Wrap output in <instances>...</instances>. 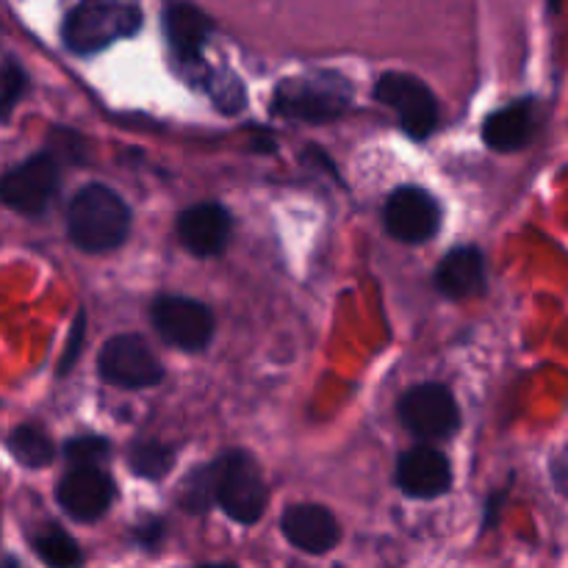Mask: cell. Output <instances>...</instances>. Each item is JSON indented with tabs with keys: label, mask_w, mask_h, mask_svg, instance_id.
<instances>
[{
	"label": "cell",
	"mask_w": 568,
	"mask_h": 568,
	"mask_svg": "<svg viewBox=\"0 0 568 568\" xmlns=\"http://www.w3.org/2000/svg\"><path fill=\"white\" fill-rule=\"evenodd\" d=\"M197 568H239L233 564H205V566H197Z\"/></svg>",
	"instance_id": "obj_27"
},
{
	"label": "cell",
	"mask_w": 568,
	"mask_h": 568,
	"mask_svg": "<svg viewBox=\"0 0 568 568\" xmlns=\"http://www.w3.org/2000/svg\"><path fill=\"white\" fill-rule=\"evenodd\" d=\"M349 83L336 72H314V75L288 78L277 83L272 111L286 120L327 122L336 120L349 105Z\"/></svg>",
	"instance_id": "obj_3"
},
{
	"label": "cell",
	"mask_w": 568,
	"mask_h": 568,
	"mask_svg": "<svg viewBox=\"0 0 568 568\" xmlns=\"http://www.w3.org/2000/svg\"><path fill=\"white\" fill-rule=\"evenodd\" d=\"M59 189V164L50 153H33L0 175V203L26 216H39Z\"/></svg>",
	"instance_id": "obj_6"
},
{
	"label": "cell",
	"mask_w": 568,
	"mask_h": 568,
	"mask_svg": "<svg viewBox=\"0 0 568 568\" xmlns=\"http://www.w3.org/2000/svg\"><path fill=\"white\" fill-rule=\"evenodd\" d=\"M281 530L292 547L305 555H325L342 541L336 516L322 505H292L281 519Z\"/></svg>",
	"instance_id": "obj_13"
},
{
	"label": "cell",
	"mask_w": 568,
	"mask_h": 568,
	"mask_svg": "<svg viewBox=\"0 0 568 568\" xmlns=\"http://www.w3.org/2000/svg\"><path fill=\"white\" fill-rule=\"evenodd\" d=\"M442 225V209L436 197L419 186H403L392 192L386 203V227L405 244H425Z\"/></svg>",
	"instance_id": "obj_11"
},
{
	"label": "cell",
	"mask_w": 568,
	"mask_h": 568,
	"mask_svg": "<svg viewBox=\"0 0 568 568\" xmlns=\"http://www.w3.org/2000/svg\"><path fill=\"white\" fill-rule=\"evenodd\" d=\"M144 14L139 0H78L61 22V42L75 55H94L136 37Z\"/></svg>",
	"instance_id": "obj_1"
},
{
	"label": "cell",
	"mask_w": 568,
	"mask_h": 568,
	"mask_svg": "<svg viewBox=\"0 0 568 568\" xmlns=\"http://www.w3.org/2000/svg\"><path fill=\"white\" fill-rule=\"evenodd\" d=\"M98 372L105 383L120 388H150L164 381V366L142 336H114L103 344Z\"/></svg>",
	"instance_id": "obj_8"
},
{
	"label": "cell",
	"mask_w": 568,
	"mask_h": 568,
	"mask_svg": "<svg viewBox=\"0 0 568 568\" xmlns=\"http://www.w3.org/2000/svg\"><path fill=\"white\" fill-rule=\"evenodd\" d=\"M161 538H164V525H161L159 519H148L142 521V525L133 530V541L139 544L142 549H155L161 544Z\"/></svg>",
	"instance_id": "obj_26"
},
{
	"label": "cell",
	"mask_w": 568,
	"mask_h": 568,
	"mask_svg": "<svg viewBox=\"0 0 568 568\" xmlns=\"http://www.w3.org/2000/svg\"><path fill=\"white\" fill-rule=\"evenodd\" d=\"M377 103L388 105L399 116V125L410 139H427L436 131L438 103L425 81L408 72H386L375 87Z\"/></svg>",
	"instance_id": "obj_5"
},
{
	"label": "cell",
	"mask_w": 568,
	"mask_h": 568,
	"mask_svg": "<svg viewBox=\"0 0 568 568\" xmlns=\"http://www.w3.org/2000/svg\"><path fill=\"white\" fill-rule=\"evenodd\" d=\"M233 222L220 203H197L178 216V236L189 253L200 258L220 255L227 247Z\"/></svg>",
	"instance_id": "obj_15"
},
{
	"label": "cell",
	"mask_w": 568,
	"mask_h": 568,
	"mask_svg": "<svg viewBox=\"0 0 568 568\" xmlns=\"http://www.w3.org/2000/svg\"><path fill=\"white\" fill-rule=\"evenodd\" d=\"M55 499L75 521H98L114 499V480L100 466H72L55 488Z\"/></svg>",
	"instance_id": "obj_12"
},
{
	"label": "cell",
	"mask_w": 568,
	"mask_h": 568,
	"mask_svg": "<svg viewBox=\"0 0 568 568\" xmlns=\"http://www.w3.org/2000/svg\"><path fill=\"white\" fill-rule=\"evenodd\" d=\"M9 453L14 455L17 464H22L26 469H44V466L53 464L55 458L53 442H50L48 433L37 425L14 427L9 436Z\"/></svg>",
	"instance_id": "obj_18"
},
{
	"label": "cell",
	"mask_w": 568,
	"mask_h": 568,
	"mask_svg": "<svg viewBox=\"0 0 568 568\" xmlns=\"http://www.w3.org/2000/svg\"><path fill=\"white\" fill-rule=\"evenodd\" d=\"M220 475H216V505L239 525L250 527L264 516L270 503V488L261 475L258 460L250 453H227L216 460Z\"/></svg>",
	"instance_id": "obj_4"
},
{
	"label": "cell",
	"mask_w": 568,
	"mask_h": 568,
	"mask_svg": "<svg viewBox=\"0 0 568 568\" xmlns=\"http://www.w3.org/2000/svg\"><path fill=\"white\" fill-rule=\"evenodd\" d=\"M33 552L48 568H81L83 566V552L75 544V538L70 532H64L61 527L50 525L39 532L31 541Z\"/></svg>",
	"instance_id": "obj_19"
},
{
	"label": "cell",
	"mask_w": 568,
	"mask_h": 568,
	"mask_svg": "<svg viewBox=\"0 0 568 568\" xmlns=\"http://www.w3.org/2000/svg\"><path fill=\"white\" fill-rule=\"evenodd\" d=\"M397 486L414 499H436L453 486L447 455L436 447H414L399 458Z\"/></svg>",
	"instance_id": "obj_14"
},
{
	"label": "cell",
	"mask_w": 568,
	"mask_h": 568,
	"mask_svg": "<svg viewBox=\"0 0 568 568\" xmlns=\"http://www.w3.org/2000/svg\"><path fill=\"white\" fill-rule=\"evenodd\" d=\"M552 6H555V9H558V0H552Z\"/></svg>",
	"instance_id": "obj_28"
},
{
	"label": "cell",
	"mask_w": 568,
	"mask_h": 568,
	"mask_svg": "<svg viewBox=\"0 0 568 568\" xmlns=\"http://www.w3.org/2000/svg\"><path fill=\"white\" fill-rule=\"evenodd\" d=\"M161 28H164V39L175 64L186 67L189 72H203L205 81L211 70L203 64V50L214 33V20L189 0H172L164 6Z\"/></svg>",
	"instance_id": "obj_9"
},
{
	"label": "cell",
	"mask_w": 568,
	"mask_h": 568,
	"mask_svg": "<svg viewBox=\"0 0 568 568\" xmlns=\"http://www.w3.org/2000/svg\"><path fill=\"white\" fill-rule=\"evenodd\" d=\"M532 136V100H516L505 109L494 111L483 122V139L491 150L499 153H514L521 150Z\"/></svg>",
	"instance_id": "obj_17"
},
{
	"label": "cell",
	"mask_w": 568,
	"mask_h": 568,
	"mask_svg": "<svg viewBox=\"0 0 568 568\" xmlns=\"http://www.w3.org/2000/svg\"><path fill=\"white\" fill-rule=\"evenodd\" d=\"M153 325L172 347L200 353L214 336V316L203 303L189 297H159L153 303Z\"/></svg>",
	"instance_id": "obj_10"
},
{
	"label": "cell",
	"mask_w": 568,
	"mask_h": 568,
	"mask_svg": "<svg viewBox=\"0 0 568 568\" xmlns=\"http://www.w3.org/2000/svg\"><path fill=\"white\" fill-rule=\"evenodd\" d=\"M28 89V75L20 67V61L6 59L0 64V122H6L11 116V111L17 109V103L22 100Z\"/></svg>",
	"instance_id": "obj_22"
},
{
	"label": "cell",
	"mask_w": 568,
	"mask_h": 568,
	"mask_svg": "<svg viewBox=\"0 0 568 568\" xmlns=\"http://www.w3.org/2000/svg\"><path fill=\"white\" fill-rule=\"evenodd\" d=\"M486 283V258L477 247H458L442 261L436 272V288L449 300L477 294Z\"/></svg>",
	"instance_id": "obj_16"
},
{
	"label": "cell",
	"mask_w": 568,
	"mask_h": 568,
	"mask_svg": "<svg viewBox=\"0 0 568 568\" xmlns=\"http://www.w3.org/2000/svg\"><path fill=\"white\" fill-rule=\"evenodd\" d=\"M83 333H87V314H83V311H78L75 322H72V327H70V338H67V344H64V355H61V361H59V377H67V372L75 366L78 355H81V347H83Z\"/></svg>",
	"instance_id": "obj_25"
},
{
	"label": "cell",
	"mask_w": 568,
	"mask_h": 568,
	"mask_svg": "<svg viewBox=\"0 0 568 568\" xmlns=\"http://www.w3.org/2000/svg\"><path fill=\"white\" fill-rule=\"evenodd\" d=\"M67 225L70 239L83 253H109L131 233V209L114 189L89 183L72 197Z\"/></svg>",
	"instance_id": "obj_2"
},
{
	"label": "cell",
	"mask_w": 568,
	"mask_h": 568,
	"mask_svg": "<svg viewBox=\"0 0 568 568\" xmlns=\"http://www.w3.org/2000/svg\"><path fill=\"white\" fill-rule=\"evenodd\" d=\"M399 419L425 442H442L460 427V410L455 397L442 383H422L408 388L399 399Z\"/></svg>",
	"instance_id": "obj_7"
},
{
	"label": "cell",
	"mask_w": 568,
	"mask_h": 568,
	"mask_svg": "<svg viewBox=\"0 0 568 568\" xmlns=\"http://www.w3.org/2000/svg\"><path fill=\"white\" fill-rule=\"evenodd\" d=\"M205 83H209V92L211 98H214V103L220 105L225 114H233V111L244 109V87L233 72L211 70L209 75H205Z\"/></svg>",
	"instance_id": "obj_23"
},
{
	"label": "cell",
	"mask_w": 568,
	"mask_h": 568,
	"mask_svg": "<svg viewBox=\"0 0 568 568\" xmlns=\"http://www.w3.org/2000/svg\"><path fill=\"white\" fill-rule=\"evenodd\" d=\"M128 460H131V469L136 471L139 477H150V480H161L166 471L172 469V455L170 447H164L161 442H136L128 453Z\"/></svg>",
	"instance_id": "obj_21"
},
{
	"label": "cell",
	"mask_w": 568,
	"mask_h": 568,
	"mask_svg": "<svg viewBox=\"0 0 568 568\" xmlns=\"http://www.w3.org/2000/svg\"><path fill=\"white\" fill-rule=\"evenodd\" d=\"M111 455L109 438L87 436V438H70L64 447V458L72 466H100Z\"/></svg>",
	"instance_id": "obj_24"
},
{
	"label": "cell",
	"mask_w": 568,
	"mask_h": 568,
	"mask_svg": "<svg viewBox=\"0 0 568 568\" xmlns=\"http://www.w3.org/2000/svg\"><path fill=\"white\" fill-rule=\"evenodd\" d=\"M216 475H220V466L205 464L200 469H194L192 475L183 480L181 488V505L189 514H205L209 508H214L216 503Z\"/></svg>",
	"instance_id": "obj_20"
}]
</instances>
